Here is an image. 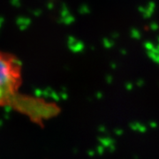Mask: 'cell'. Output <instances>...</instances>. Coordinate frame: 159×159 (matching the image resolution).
Here are the masks:
<instances>
[{
  "label": "cell",
  "instance_id": "6da1fadb",
  "mask_svg": "<svg viewBox=\"0 0 159 159\" xmlns=\"http://www.w3.org/2000/svg\"><path fill=\"white\" fill-rule=\"evenodd\" d=\"M22 66L16 56L0 50V107H12L30 117L38 98L20 94Z\"/></svg>",
  "mask_w": 159,
  "mask_h": 159
}]
</instances>
